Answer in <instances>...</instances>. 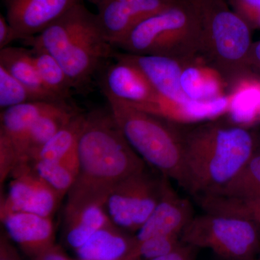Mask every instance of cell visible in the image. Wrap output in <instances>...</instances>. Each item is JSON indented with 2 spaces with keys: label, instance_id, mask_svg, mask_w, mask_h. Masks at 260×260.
I'll return each mask as SVG.
<instances>
[{
  "label": "cell",
  "instance_id": "obj_21",
  "mask_svg": "<svg viewBox=\"0 0 260 260\" xmlns=\"http://www.w3.org/2000/svg\"><path fill=\"white\" fill-rule=\"evenodd\" d=\"M0 65L30 90L39 101L66 102L51 93L44 85L36 64L31 49L10 47L0 50Z\"/></svg>",
  "mask_w": 260,
  "mask_h": 260
},
{
  "label": "cell",
  "instance_id": "obj_1",
  "mask_svg": "<svg viewBox=\"0 0 260 260\" xmlns=\"http://www.w3.org/2000/svg\"><path fill=\"white\" fill-rule=\"evenodd\" d=\"M79 171L66 207L105 200L113 186L146 164L123 135L110 109L85 114L78 146Z\"/></svg>",
  "mask_w": 260,
  "mask_h": 260
},
{
  "label": "cell",
  "instance_id": "obj_29",
  "mask_svg": "<svg viewBox=\"0 0 260 260\" xmlns=\"http://www.w3.org/2000/svg\"><path fill=\"white\" fill-rule=\"evenodd\" d=\"M42 102L4 67L0 65V108L4 110L25 103Z\"/></svg>",
  "mask_w": 260,
  "mask_h": 260
},
{
  "label": "cell",
  "instance_id": "obj_5",
  "mask_svg": "<svg viewBox=\"0 0 260 260\" xmlns=\"http://www.w3.org/2000/svg\"><path fill=\"white\" fill-rule=\"evenodd\" d=\"M201 25V57L218 71L230 86L251 73L248 64L251 28L227 0H191Z\"/></svg>",
  "mask_w": 260,
  "mask_h": 260
},
{
  "label": "cell",
  "instance_id": "obj_23",
  "mask_svg": "<svg viewBox=\"0 0 260 260\" xmlns=\"http://www.w3.org/2000/svg\"><path fill=\"white\" fill-rule=\"evenodd\" d=\"M79 112L68 102L56 104L39 116L32 124L28 140V158L64 127Z\"/></svg>",
  "mask_w": 260,
  "mask_h": 260
},
{
  "label": "cell",
  "instance_id": "obj_13",
  "mask_svg": "<svg viewBox=\"0 0 260 260\" xmlns=\"http://www.w3.org/2000/svg\"><path fill=\"white\" fill-rule=\"evenodd\" d=\"M0 218L10 240L31 258L55 245L54 224L50 217L12 212L0 215Z\"/></svg>",
  "mask_w": 260,
  "mask_h": 260
},
{
  "label": "cell",
  "instance_id": "obj_31",
  "mask_svg": "<svg viewBox=\"0 0 260 260\" xmlns=\"http://www.w3.org/2000/svg\"><path fill=\"white\" fill-rule=\"evenodd\" d=\"M229 6L251 29H260V0H227Z\"/></svg>",
  "mask_w": 260,
  "mask_h": 260
},
{
  "label": "cell",
  "instance_id": "obj_10",
  "mask_svg": "<svg viewBox=\"0 0 260 260\" xmlns=\"http://www.w3.org/2000/svg\"><path fill=\"white\" fill-rule=\"evenodd\" d=\"M177 0H99L95 5L104 35L113 47L145 19L172 6Z\"/></svg>",
  "mask_w": 260,
  "mask_h": 260
},
{
  "label": "cell",
  "instance_id": "obj_19",
  "mask_svg": "<svg viewBox=\"0 0 260 260\" xmlns=\"http://www.w3.org/2000/svg\"><path fill=\"white\" fill-rule=\"evenodd\" d=\"M135 244V236L111 224L75 250L77 260H128Z\"/></svg>",
  "mask_w": 260,
  "mask_h": 260
},
{
  "label": "cell",
  "instance_id": "obj_22",
  "mask_svg": "<svg viewBox=\"0 0 260 260\" xmlns=\"http://www.w3.org/2000/svg\"><path fill=\"white\" fill-rule=\"evenodd\" d=\"M181 85L191 101L204 102L226 95L229 85L221 74L205 61L186 64L181 77Z\"/></svg>",
  "mask_w": 260,
  "mask_h": 260
},
{
  "label": "cell",
  "instance_id": "obj_11",
  "mask_svg": "<svg viewBox=\"0 0 260 260\" xmlns=\"http://www.w3.org/2000/svg\"><path fill=\"white\" fill-rule=\"evenodd\" d=\"M17 40L39 35L82 0H3Z\"/></svg>",
  "mask_w": 260,
  "mask_h": 260
},
{
  "label": "cell",
  "instance_id": "obj_34",
  "mask_svg": "<svg viewBox=\"0 0 260 260\" xmlns=\"http://www.w3.org/2000/svg\"><path fill=\"white\" fill-rule=\"evenodd\" d=\"M16 40L14 30L8 23L6 16L0 15V50L10 47V44Z\"/></svg>",
  "mask_w": 260,
  "mask_h": 260
},
{
  "label": "cell",
  "instance_id": "obj_12",
  "mask_svg": "<svg viewBox=\"0 0 260 260\" xmlns=\"http://www.w3.org/2000/svg\"><path fill=\"white\" fill-rule=\"evenodd\" d=\"M169 178H162L161 196L153 213L135 234L136 242L158 236H179L195 216L190 202L178 194Z\"/></svg>",
  "mask_w": 260,
  "mask_h": 260
},
{
  "label": "cell",
  "instance_id": "obj_3",
  "mask_svg": "<svg viewBox=\"0 0 260 260\" xmlns=\"http://www.w3.org/2000/svg\"><path fill=\"white\" fill-rule=\"evenodd\" d=\"M25 45L49 53L64 68L75 90H83L112 57L114 50L104 35L97 15L79 3Z\"/></svg>",
  "mask_w": 260,
  "mask_h": 260
},
{
  "label": "cell",
  "instance_id": "obj_2",
  "mask_svg": "<svg viewBox=\"0 0 260 260\" xmlns=\"http://www.w3.org/2000/svg\"><path fill=\"white\" fill-rule=\"evenodd\" d=\"M183 134L181 186L194 198L223 189L256 153L254 136L242 126L211 120Z\"/></svg>",
  "mask_w": 260,
  "mask_h": 260
},
{
  "label": "cell",
  "instance_id": "obj_9",
  "mask_svg": "<svg viewBox=\"0 0 260 260\" xmlns=\"http://www.w3.org/2000/svg\"><path fill=\"white\" fill-rule=\"evenodd\" d=\"M11 177L8 194L2 198L0 215L26 212L51 218L62 198L38 175L30 164L20 165Z\"/></svg>",
  "mask_w": 260,
  "mask_h": 260
},
{
  "label": "cell",
  "instance_id": "obj_38",
  "mask_svg": "<svg viewBox=\"0 0 260 260\" xmlns=\"http://www.w3.org/2000/svg\"><path fill=\"white\" fill-rule=\"evenodd\" d=\"M257 260H260V251H259V256H258V259H257Z\"/></svg>",
  "mask_w": 260,
  "mask_h": 260
},
{
  "label": "cell",
  "instance_id": "obj_33",
  "mask_svg": "<svg viewBox=\"0 0 260 260\" xmlns=\"http://www.w3.org/2000/svg\"><path fill=\"white\" fill-rule=\"evenodd\" d=\"M13 243L5 232L2 233L0 238V260H22Z\"/></svg>",
  "mask_w": 260,
  "mask_h": 260
},
{
  "label": "cell",
  "instance_id": "obj_8",
  "mask_svg": "<svg viewBox=\"0 0 260 260\" xmlns=\"http://www.w3.org/2000/svg\"><path fill=\"white\" fill-rule=\"evenodd\" d=\"M162 178V175L154 177L145 169L113 186L104 201L112 224L124 232L136 234L158 204Z\"/></svg>",
  "mask_w": 260,
  "mask_h": 260
},
{
  "label": "cell",
  "instance_id": "obj_6",
  "mask_svg": "<svg viewBox=\"0 0 260 260\" xmlns=\"http://www.w3.org/2000/svg\"><path fill=\"white\" fill-rule=\"evenodd\" d=\"M109 109L128 143L145 162L160 175L182 181L184 134L178 124L130 105L106 97Z\"/></svg>",
  "mask_w": 260,
  "mask_h": 260
},
{
  "label": "cell",
  "instance_id": "obj_16",
  "mask_svg": "<svg viewBox=\"0 0 260 260\" xmlns=\"http://www.w3.org/2000/svg\"><path fill=\"white\" fill-rule=\"evenodd\" d=\"M229 105V94L214 100L179 102L168 99L158 93L151 102L132 106L175 124H189L215 120L226 114Z\"/></svg>",
  "mask_w": 260,
  "mask_h": 260
},
{
  "label": "cell",
  "instance_id": "obj_17",
  "mask_svg": "<svg viewBox=\"0 0 260 260\" xmlns=\"http://www.w3.org/2000/svg\"><path fill=\"white\" fill-rule=\"evenodd\" d=\"M59 103L34 102L2 110L0 134L11 142L18 153L20 165L29 164L28 140L32 124L38 118Z\"/></svg>",
  "mask_w": 260,
  "mask_h": 260
},
{
  "label": "cell",
  "instance_id": "obj_36",
  "mask_svg": "<svg viewBox=\"0 0 260 260\" xmlns=\"http://www.w3.org/2000/svg\"><path fill=\"white\" fill-rule=\"evenodd\" d=\"M248 64L251 71L260 76V41L252 44L249 51Z\"/></svg>",
  "mask_w": 260,
  "mask_h": 260
},
{
  "label": "cell",
  "instance_id": "obj_32",
  "mask_svg": "<svg viewBox=\"0 0 260 260\" xmlns=\"http://www.w3.org/2000/svg\"><path fill=\"white\" fill-rule=\"evenodd\" d=\"M198 249L190 244L181 242L172 252L152 260H194Z\"/></svg>",
  "mask_w": 260,
  "mask_h": 260
},
{
  "label": "cell",
  "instance_id": "obj_15",
  "mask_svg": "<svg viewBox=\"0 0 260 260\" xmlns=\"http://www.w3.org/2000/svg\"><path fill=\"white\" fill-rule=\"evenodd\" d=\"M109 65L102 80L105 97L140 105L151 102L158 95L145 75L135 65L119 58Z\"/></svg>",
  "mask_w": 260,
  "mask_h": 260
},
{
  "label": "cell",
  "instance_id": "obj_37",
  "mask_svg": "<svg viewBox=\"0 0 260 260\" xmlns=\"http://www.w3.org/2000/svg\"><path fill=\"white\" fill-rule=\"evenodd\" d=\"M88 2H90V3H91L92 4L95 5V3H97L99 0H88Z\"/></svg>",
  "mask_w": 260,
  "mask_h": 260
},
{
  "label": "cell",
  "instance_id": "obj_20",
  "mask_svg": "<svg viewBox=\"0 0 260 260\" xmlns=\"http://www.w3.org/2000/svg\"><path fill=\"white\" fill-rule=\"evenodd\" d=\"M229 105L225 115L230 124L242 127L260 122V76L248 73L229 86Z\"/></svg>",
  "mask_w": 260,
  "mask_h": 260
},
{
  "label": "cell",
  "instance_id": "obj_24",
  "mask_svg": "<svg viewBox=\"0 0 260 260\" xmlns=\"http://www.w3.org/2000/svg\"><path fill=\"white\" fill-rule=\"evenodd\" d=\"M36 173L63 198L74 185L79 171L78 152L63 160L30 162Z\"/></svg>",
  "mask_w": 260,
  "mask_h": 260
},
{
  "label": "cell",
  "instance_id": "obj_30",
  "mask_svg": "<svg viewBox=\"0 0 260 260\" xmlns=\"http://www.w3.org/2000/svg\"><path fill=\"white\" fill-rule=\"evenodd\" d=\"M179 236H158L136 242L128 260H152L172 252L181 244Z\"/></svg>",
  "mask_w": 260,
  "mask_h": 260
},
{
  "label": "cell",
  "instance_id": "obj_27",
  "mask_svg": "<svg viewBox=\"0 0 260 260\" xmlns=\"http://www.w3.org/2000/svg\"><path fill=\"white\" fill-rule=\"evenodd\" d=\"M41 78L48 90L68 102L75 91L73 84L60 63L43 49L30 48Z\"/></svg>",
  "mask_w": 260,
  "mask_h": 260
},
{
  "label": "cell",
  "instance_id": "obj_4",
  "mask_svg": "<svg viewBox=\"0 0 260 260\" xmlns=\"http://www.w3.org/2000/svg\"><path fill=\"white\" fill-rule=\"evenodd\" d=\"M116 47L140 55L168 56L190 64L201 57L199 15L191 0H177L132 29Z\"/></svg>",
  "mask_w": 260,
  "mask_h": 260
},
{
  "label": "cell",
  "instance_id": "obj_18",
  "mask_svg": "<svg viewBox=\"0 0 260 260\" xmlns=\"http://www.w3.org/2000/svg\"><path fill=\"white\" fill-rule=\"evenodd\" d=\"M104 201L99 200L65 208L64 239L71 249L76 250L98 231L112 224Z\"/></svg>",
  "mask_w": 260,
  "mask_h": 260
},
{
  "label": "cell",
  "instance_id": "obj_35",
  "mask_svg": "<svg viewBox=\"0 0 260 260\" xmlns=\"http://www.w3.org/2000/svg\"><path fill=\"white\" fill-rule=\"evenodd\" d=\"M32 260H74L67 255L59 246L54 245L43 251L39 255L34 256ZM77 260V259H76Z\"/></svg>",
  "mask_w": 260,
  "mask_h": 260
},
{
  "label": "cell",
  "instance_id": "obj_14",
  "mask_svg": "<svg viewBox=\"0 0 260 260\" xmlns=\"http://www.w3.org/2000/svg\"><path fill=\"white\" fill-rule=\"evenodd\" d=\"M112 57L119 58L137 67L159 95L175 102L189 101L181 85V74L184 66L188 64L168 56L126 52H114Z\"/></svg>",
  "mask_w": 260,
  "mask_h": 260
},
{
  "label": "cell",
  "instance_id": "obj_25",
  "mask_svg": "<svg viewBox=\"0 0 260 260\" xmlns=\"http://www.w3.org/2000/svg\"><path fill=\"white\" fill-rule=\"evenodd\" d=\"M206 196L245 202L260 200V153H254L240 172L223 189Z\"/></svg>",
  "mask_w": 260,
  "mask_h": 260
},
{
  "label": "cell",
  "instance_id": "obj_28",
  "mask_svg": "<svg viewBox=\"0 0 260 260\" xmlns=\"http://www.w3.org/2000/svg\"><path fill=\"white\" fill-rule=\"evenodd\" d=\"M195 200L205 212L249 219L260 223V200L239 201L215 196L200 197Z\"/></svg>",
  "mask_w": 260,
  "mask_h": 260
},
{
  "label": "cell",
  "instance_id": "obj_26",
  "mask_svg": "<svg viewBox=\"0 0 260 260\" xmlns=\"http://www.w3.org/2000/svg\"><path fill=\"white\" fill-rule=\"evenodd\" d=\"M84 116L85 114L78 113L64 127L32 155L30 162L36 160H63L75 153Z\"/></svg>",
  "mask_w": 260,
  "mask_h": 260
},
{
  "label": "cell",
  "instance_id": "obj_7",
  "mask_svg": "<svg viewBox=\"0 0 260 260\" xmlns=\"http://www.w3.org/2000/svg\"><path fill=\"white\" fill-rule=\"evenodd\" d=\"M181 240L198 249H209L224 260H257L260 223L205 212L194 216L186 225Z\"/></svg>",
  "mask_w": 260,
  "mask_h": 260
}]
</instances>
